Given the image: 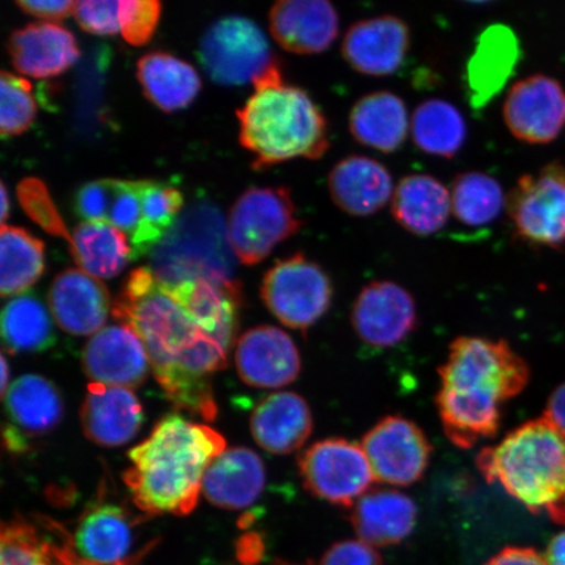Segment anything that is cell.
Listing matches in <instances>:
<instances>
[{
    "label": "cell",
    "instance_id": "cell-1",
    "mask_svg": "<svg viewBox=\"0 0 565 565\" xmlns=\"http://www.w3.org/2000/svg\"><path fill=\"white\" fill-rule=\"evenodd\" d=\"M111 313L143 343L167 398L177 408L214 420L211 379L227 365L232 344L204 328L150 267L129 275Z\"/></svg>",
    "mask_w": 565,
    "mask_h": 565
},
{
    "label": "cell",
    "instance_id": "cell-2",
    "mask_svg": "<svg viewBox=\"0 0 565 565\" xmlns=\"http://www.w3.org/2000/svg\"><path fill=\"white\" fill-rule=\"evenodd\" d=\"M436 395L444 433L459 449L497 436L501 407L524 391L530 371L505 341L459 337L440 366Z\"/></svg>",
    "mask_w": 565,
    "mask_h": 565
},
{
    "label": "cell",
    "instance_id": "cell-3",
    "mask_svg": "<svg viewBox=\"0 0 565 565\" xmlns=\"http://www.w3.org/2000/svg\"><path fill=\"white\" fill-rule=\"evenodd\" d=\"M224 437L206 424L169 414L129 454L124 482L147 514L186 515L195 510L209 466L225 450Z\"/></svg>",
    "mask_w": 565,
    "mask_h": 565
},
{
    "label": "cell",
    "instance_id": "cell-4",
    "mask_svg": "<svg viewBox=\"0 0 565 565\" xmlns=\"http://www.w3.org/2000/svg\"><path fill=\"white\" fill-rule=\"evenodd\" d=\"M253 84L256 90L237 111L239 141L254 157L253 169L320 160L329 152L327 116L307 90L285 82L279 63Z\"/></svg>",
    "mask_w": 565,
    "mask_h": 565
},
{
    "label": "cell",
    "instance_id": "cell-5",
    "mask_svg": "<svg viewBox=\"0 0 565 565\" xmlns=\"http://www.w3.org/2000/svg\"><path fill=\"white\" fill-rule=\"evenodd\" d=\"M477 466L532 513L561 524L565 505V437L545 419L530 420L479 451Z\"/></svg>",
    "mask_w": 565,
    "mask_h": 565
},
{
    "label": "cell",
    "instance_id": "cell-6",
    "mask_svg": "<svg viewBox=\"0 0 565 565\" xmlns=\"http://www.w3.org/2000/svg\"><path fill=\"white\" fill-rule=\"evenodd\" d=\"M151 270L161 282L235 280V253L221 211L200 202L188 209L151 252Z\"/></svg>",
    "mask_w": 565,
    "mask_h": 565
},
{
    "label": "cell",
    "instance_id": "cell-7",
    "mask_svg": "<svg viewBox=\"0 0 565 565\" xmlns=\"http://www.w3.org/2000/svg\"><path fill=\"white\" fill-rule=\"evenodd\" d=\"M301 225L291 190L252 188L231 210L230 244L242 264L257 265L270 256L275 247L296 235Z\"/></svg>",
    "mask_w": 565,
    "mask_h": 565
},
{
    "label": "cell",
    "instance_id": "cell-8",
    "mask_svg": "<svg viewBox=\"0 0 565 565\" xmlns=\"http://www.w3.org/2000/svg\"><path fill=\"white\" fill-rule=\"evenodd\" d=\"M260 296L282 324L307 331L329 312L334 287L320 265L298 253L278 260L265 274Z\"/></svg>",
    "mask_w": 565,
    "mask_h": 565
},
{
    "label": "cell",
    "instance_id": "cell-9",
    "mask_svg": "<svg viewBox=\"0 0 565 565\" xmlns=\"http://www.w3.org/2000/svg\"><path fill=\"white\" fill-rule=\"evenodd\" d=\"M515 237L534 246L565 245V167L551 162L540 172L520 177L507 195Z\"/></svg>",
    "mask_w": 565,
    "mask_h": 565
},
{
    "label": "cell",
    "instance_id": "cell-10",
    "mask_svg": "<svg viewBox=\"0 0 565 565\" xmlns=\"http://www.w3.org/2000/svg\"><path fill=\"white\" fill-rule=\"evenodd\" d=\"M211 79L223 86H243L277 65L266 34L249 19L217 20L203 34L198 51Z\"/></svg>",
    "mask_w": 565,
    "mask_h": 565
},
{
    "label": "cell",
    "instance_id": "cell-11",
    "mask_svg": "<svg viewBox=\"0 0 565 565\" xmlns=\"http://www.w3.org/2000/svg\"><path fill=\"white\" fill-rule=\"evenodd\" d=\"M299 472L308 492L342 508L355 505L376 480L362 444L341 437L317 441L303 450Z\"/></svg>",
    "mask_w": 565,
    "mask_h": 565
},
{
    "label": "cell",
    "instance_id": "cell-12",
    "mask_svg": "<svg viewBox=\"0 0 565 565\" xmlns=\"http://www.w3.org/2000/svg\"><path fill=\"white\" fill-rule=\"evenodd\" d=\"M362 447L377 482L394 487L418 483L433 455L418 424L401 415L381 419L364 435Z\"/></svg>",
    "mask_w": 565,
    "mask_h": 565
},
{
    "label": "cell",
    "instance_id": "cell-13",
    "mask_svg": "<svg viewBox=\"0 0 565 565\" xmlns=\"http://www.w3.org/2000/svg\"><path fill=\"white\" fill-rule=\"evenodd\" d=\"M503 118L515 139L527 145H548L565 127V89L554 77L526 76L508 90Z\"/></svg>",
    "mask_w": 565,
    "mask_h": 565
},
{
    "label": "cell",
    "instance_id": "cell-14",
    "mask_svg": "<svg viewBox=\"0 0 565 565\" xmlns=\"http://www.w3.org/2000/svg\"><path fill=\"white\" fill-rule=\"evenodd\" d=\"M356 335L374 349H392L418 327L413 295L391 280L370 282L359 292L351 310Z\"/></svg>",
    "mask_w": 565,
    "mask_h": 565
},
{
    "label": "cell",
    "instance_id": "cell-15",
    "mask_svg": "<svg viewBox=\"0 0 565 565\" xmlns=\"http://www.w3.org/2000/svg\"><path fill=\"white\" fill-rule=\"evenodd\" d=\"M412 32L405 20L394 15L364 19L352 24L342 41V56L356 73L372 76H391L404 65Z\"/></svg>",
    "mask_w": 565,
    "mask_h": 565
},
{
    "label": "cell",
    "instance_id": "cell-16",
    "mask_svg": "<svg viewBox=\"0 0 565 565\" xmlns=\"http://www.w3.org/2000/svg\"><path fill=\"white\" fill-rule=\"evenodd\" d=\"M236 366L246 385L278 388L300 376L301 356L292 338L275 327L247 330L238 339Z\"/></svg>",
    "mask_w": 565,
    "mask_h": 565
},
{
    "label": "cell",
    "instance_id": "cell-17",
    "mask_svg": "<svg viewBox=\"0 0 565 565\" xmlns=\"http://www.w3.org/2000/svg\"><path fill=\"white\" fill-rule=\"evenodd\" d=\"M275 41L289 53L316 55L328 52L338 39L341 19L327 0H281L268 13Z\"/></svg>",
    "mask_w": 565,
    "mask_h": 565
},
{
    "label": "cell",
    "instance_id": "cell-18",
    "mask_svg": "<svg viewBox=\"0 0 565 565\" xmlns=\"http://www.w3.org/2000/svg\"><path fill=\"white\" fill-rule=\"evenodd\" d=\"M83 370L94 384L138 387L147 379L150 359L139 337L119 323L89 339L83 351Z\"/></svg>",
    "mask_w": 565,
    "mask_h": 565
},
{
    "label": "cell",
    "instance_id": "cell-19",
    "mask_svg": "<svg viewBox=\"0 0 565 565\" xmlns=\"http://www.w3.org/2000/svg\"><path fill=\"white\" fill-rule=\"evenodd\" d=\"M328 190L331 201L344 214L369 217L392 202L393 175L376 159L350 154L331 168Z\"/></svg>",
    "mask_w": 565,
    "mask_h": 565
},
{
    "label": "cell",
    "instance_id": "cell-20",
    "mask_svg": "<svg viewBox=\"0 0 565 565\" xmlns=\"http://www.w3.org/2000/svg\"><path fill=\"white\" fill-rule=\"evenodd\" d=\"M49 306L60 328L79 337L103 330L113 309L108 288L76 268L56 275L49 291Z\"/></svg>",
    "mask_w": 565,
    "mask_h": 565
},
{
    "label": "cell",
    "instance_id": "cell-21",
    "mask_svg": "<svg viewBox=\"0 0 565 565\" xmlns=\"http://www.w3.org/2000/svg\"><path fill=\"white\" fill-rule=\"evenodd\" d=\"M520 56V41L510 26L492 24L479 34L466 65V86L472 108L483 109L503 90Z\"/></svg>",
    "mask_w": 565,
    "mask_h": 565
},
{
    "label": "cell",
    "instance_id": "cell-22",
    "mask_svg": "<svg viewBox=\"0 0 565 565\" xmlns=\"http://www.w3.org/2000/svg\"><path fill=\"white\" fill-rule=\"evenodd\" d=\"M143 419V408L130 388L89 384L81 420L84 435L92 443L121 447L137 436Z\"/></svg>",
    "mask_w": 565,
    "mask_h": 565
},
{
    "label": "cell",
    "instance_id": "cell-23",
    "mask_svg": "<svg viewBox=\"0 0 565 565\" xmlns=\"http://www.w3.org/2000/svg\"><path fill=\"white\" fill-rule=\"evenodd\" d=\"M130 515L115 503L90 504L82 514L68 547L79 559L95 565H119L127 562L134 532Z\"/></svg>",
    "mask_w": 565,
    "mask_h": 565
},
{
    "label": "cell",
    "instance_id": "cell-24",
    "mask_svg": "<svg viewBox=\"0 0 565 565\" xmlns=\"http://www.w3.org/2000/svg\"><path fill=\"white\" fill-rule=\"evenodd\" d=\"M250 428L254 440L268 454L291 455L313 433L312 409L298 393H274L254 408Z\"/></svg>",
    "mask_w": 565,
    "mask_h": 565
},
{
    "label": "cell",
    "instance_id": "cell-25",
    "mask_svg": "<svg viewBox=\"0 0 565 565\" xmlns=\"http://www.w3.org/2000/svg\"><path fill=\"white\" fill-rule=\"evenodd\" d=\"M266 484L263 459L247 448L225 449L203 478L204 497L223 510L239 511L256 503Z\"/></svg>",
    "mask_w": 565,
    "mask_h": 565
},
{
    "label": "cell",
    "instance_id": "cell-26",
    "mask_svg": "<svg viewBox=\"0 0 565 565\" xmlns=\"http://www.w3.org/2000/svg\"><path fill=\"white\" fill-rule=\"evenodd\" d=\"M350 521L359 540L372 547L398 545L418 520V507L404 492L371 490L351 508Z\"/></svg>",
    "mask_w": 565,
    "mask_h": 565
},
{
    "label": "cell",
    "instance_id": "cell-27",
    "mask_svg": "<svg viewBox=\"0 0 565 565\" xmlns=\"http://www.w3.org/2000/svg\"><path fill=\"white\" fill-rule=\"evenodd\" d=\"M9 53L20 74L39 79L65 73L81 55L74 35L53 23L28 24L13 32Z\"/></svg>",
    "mask_w": 565,
    "mask_h": 565
},
{
    "label": "cell",
    "instance_id": "cell-28",
    "mask_svg": "<svg viewBox=\"0 0 565 565\" xmlns=\"http://www.w3.org/2000/svg\"><path fill=\"white\" fill-rule=\"evenodd\" d=\"M412 118L406 104L391 90H377L360 97L349 116V129L359 145L383 153L404 147Z\"/></svg>",
    "mask_w": 565,
    "mask_h": 565
},
{
    "label": "cell",
    "instance_id": "cell-29",
    "mask_svg": "<svg viewBox=\"0 0 565 565\" xmlns=\"http://www.w3.org/2000/svg\"><path fill=\"white\" fill-rule=\"evenodd\" d=\"M391 204L401 228L419 237L433 236L449 221L450 190L434 175L413 173L398 182Z\"/></svg>",
    "mask_w": 565,
    "mask_h": 565
},
{
    "label": "cell",
    "instance_id": "cell-30",
    "mask_svg": "<svg viewBox=\"0 0 565 565\" xmlns=\"http://www.w3.org/2000/svg\"><path fill=\"white\" fill-rule=\"evenodd\" d=\"M3 401L10 427L23 436L51 433L62 420V395L51 380L39 374L13 381Z\"/></svg>",
    "mask_w": 565,
    "mask_h": 565
},
{
    "label": "cell",
    "instance_id": "cell-31",
    "mask_svg": "<svg viewBox=\"0 0 565 565\" xmlns=\"http://www.w3.org/2000/svg\"><path fill=\"white\" fill-rule=\"evenodd\" d=\"M137 76L148 100L164 111L186 108L202 86L193 66L162 52L141 56Z\"/></svg>",
    "mask_w": 565,
    "mask_h": 565
},
{
    "label": "cell",
    "instance_id": "cell-32",
    "mask_svg": "<svg viewBox=\"0 0 565 565\" xmlns=\"http://www.w3.org/2000/svg\"><path fill=\"white\" fill-rule=\"evenodd\" d=\"M409 136L424 153L454 159L468 138V125L457 106L443 98H429L416 106Z\"/></svg>",
    "mask_w": 565,
    "mask_h": 565
},
{
    "label": "cell",
    "instance_id": "cell-33",
    "mask_svg": "<svg viewBox=\"0 0 565 565\" xmlns=\"http://www.w3.org/2000/svg\"><path fill=\"white\" fill-rule=\"evenodd\" d=\"M130 239L105 223H82L74 231L71 254L84 273L110 279L124 271L131 259Z\"/></svg>",
    "mask_w": 565,
    "mask_h": 565
},
{
    "label": "cell",
    "instance_id": "cell-34",
    "mask_svg": "<svg viewBox=\"0 0 565 565\" xmlns=\"http://www.w3.org/2000/svg\"><path fill=\"white\" fill-rule=\"evenodd\" d=\"M45 270L44 244L30 232L11 225L0 230V292L23 295Z\"/></svg>",
    "mask_w": 565,
    "mask_h": 565
},
{
    "label": "cell",
    "instance_id": "cell-35",
    "mask_svg": "<svg viewBox=\"0 0 565 565\" xmlns=\"http://www.w3.org/2000/svg\"><path fill=\"white\" fill-rule=\"evenodd\" d=\"M2 339L10 353L42 352L55 343L51 315L34 295L15 296L2 312Z\"/></svg>",
    "mask_w": 565,
    "mask_h": 565
},
{
    "label": "cell",
    "instance_id": "cell-36",
    "mask_svg": "<svg viewBox=\"0 0 565 565\" xmlns=\"http://www.w3.org/2000/svg\"><path fill=\"white\" fill-rule=\"evenodd\" d=\"M451 212L459 223L482 228L497 222L507 207V195L494 177L469 171L455 177L450 186Z\"/></svg>",
    "mask_w": 565,
    "mask_h": 565
},
{
    "label": "cell",
    "instance_id": "cell-37",
    "mask_svg": "<svg viewBox=\"0 0 565 565\" xmlns=\"http://www.w3.org/2000/svg\"><path fill=\"white\" fill-rule=\"evenodd\" d=\"M141 198V227L131 245V259L151 253L174 227L183 206L179 189L166 182L139 180Z\"/></svg>",
    "mask_w": 565,
    "mask_h": 565
},
{
    "label": "cell",
    "instance_id": "cell-38",
    "mask_svg": "<svg viewBox=\"0 0 565 565\" xmlns=\"http://www.w3.org/2000/svg\"><path fill=\"white\" fill-rule=\"evenodd\" d=\"M52 545L23 520L4 522L0 534V565H56Z\"/></svg>",
    "mask_w": 565,
    "mask_h": 565
},
{
    "label": "cell",
    "instance_id": "cell-39",
    "mask_svg": "<svg viewBox=\"0 0 565 565\" xmlns=\"http://www.w3.org/2000/svg\"><path fill=\"white\" fill-rule=\"evenodd\" d=\"M38 115L32 95V84L11 73L3 71L0 77V134L2 138L20 136L34 121Z\"/></svg>",
    "mask_w": 565,
    "mask_h": 565
},
{
    "label": "cell",
    "instance_id": "cell-40",
    "mask_svg": "<svg viewBox=\"0 0 565 565\" xmlns=\"http://www.w3.org/2000/svg\"><path fill=\"white\" fill-rule=\"evenodd\" d=\"M18 198L21 207L35 224H39L49 235L65 238L68 245L73 244V236L63 223L44 182L38 179L21 181L18 186Z\"/></svg>",
    "mask_w": 565,
    "mask_h": 565
},
{
    "label": "cell",
    "instance_id": "cell-41",
    "mask_svg": "<svg viewBox=\"0 0 565 565\" xmlns=\"http://www.w3.org/2000/svg\"><path fill=\"white\" fill-rule=\"evenodd\" d=\"M143 221L139 181L115 180L106 212L105 224H110L129 236L130 244L136 239Z\"/></svg>",
    "mask_w": 565,
    "mask_h": 565
},
{
    "label": "cell",
    "instance_id": "cell-42",
    "mask_svg": "<svg viewBox=\"0 0 565 565\" xmlns=\"http://www.w3.org/2000/svg\"><path fill=\"white\" fill-rule=\"evenodd\" d=\"M161 3L158 0H124L119 2V25L124 39L134 46L151 40L159 24Z\"/></svg>",
    "mask_w": 565,
    "mask_h": 565
},
{
    "label": "cell",
    "instance_id": "cell-43",
    "mask_svg": "<svg viewBox=\"0 0 565 565\" xmlns=\"http://www.w3.org/2000/svg\"><path fill=\"white\" fill-rule=\"evenodd\" d=\"M74 17L82 30L100 35L121 32L119 2L113 0H82L75 2Z\"/></svg>",
    "mask_w": 565,
    "mask_h": 565
},
{
    "label": "cell",
    "instance_id": "cell-44",
    "mask_svg": "<svg viewBox=\"0 0 565 565\" xmlns=\"http://www.w3.org/2000/svg\"><path fill=\"white\" fill-rule=\"evenodd\" d=\"M115 180L103 179L84 183L74 201L75 214L84 223H105Z\"/></svg>",
    "mask_w": 565,
    "mask_h": 565
},
{
    "label": "cell",
    "instance_id": "cell-45",
    "mask_svg": "<svg viewBox=\"0 0 565 565\" xmlns=\"http://www.w3.org/2000/svg\"><path fill=\"white\" fill-rule=\"evenodd\" d=\"M320 565H384L374 547L358 541H342L331 546Z\"/></svg>",
    "mask_w": 565,
    "mask_h": 565
},
{
    "label": "cell",
    "instance_id": "cell-46",
    "mask_svg": "<svg viewBox=\"0 0 565 565\" xmlns=\"http://www.w3.org/2000/svg\"><path fill=\"white\" fill-rule=\"evenodd\" d=\"M17 4L30 15L45 20H62L74 11L71 0H19Z\"/></svg>",
    "mask_w": 565,
    "mask_h": 565
},
{
    "label": "cell",
    "instance_id": "cell-47",
    "mask_svg": "<svg viewBox=\"0 0 565 565\" xmlns=\"http://www.w3.org/2000/svg\"><path fill=\"white\" fill-rule=\"evenodd\" d=\"M484 565H548L546 557L529 547H505Z\"/></svg>",
    "mask_w": 565,
    "mask_h": 565
},
{
    "label": "cell",
    "instance_id": "cell-48",
    "mask_svg": "<svg viewBox=\"0 0 565 565\" xmlns=\"http://www.w3.org/2000/svg\"><path fill=\"white\" fill-rule=\"evenodd\" d=\"M543 418L565 437V383L557 386L550 395Z\"/></svg>",
    "mask_w": 565,
    "mask_h": 565
},
{
    "label": "cell",
    "instance_id": "cell-49",
    "mask_svg": "<svg viewBox=\"0 0 565 565\" xmlns=\"http://www.w3.org/2000/svg\"><path fill=\"white\" fill-rule=\"evenodd\" d=\"M545 557L548 565H565V530L551 540Z\"/></svg>",
    "mask_w": 565,
    "mask_h": 565
},
{
    "label": "cell",
    "instance_id": "cell-50",
    "mask_svg": "<svg viewBox=\"0 0 565 565\" xmlns=\"http://www.w3.org/2000/svg\"><path fill=\"white\" fill-rule=\"evenodd\" d=\"M9 363H7L6 356H2V397L7 391H9Z\"/></svg>",
    "mask_w": 565,
    "mask_h": 565
},
{
    "label": "cell",
    "instance_id": "cell-51",
    "mask_svg": "<svg viewBox=\"0 0 565 565\" xmlns=\"http://www.w3.org/2000/svg\"><path fill=\"white\" fill-rule=\"evenodd\" d=\"M9 196H7V189L2 183V223L4 225L7 216H9Z\"/></svg>",
    "mask_w": 565,
    "mask_h": 565
},
{
    "label": "cell",
    "instance_id": "cell-52",
    "mask_svg": "<svg viewBox=\"0 0 565 565\" xmlns=\"http://www.w3.org/2000/svg\"><path fill=\"white\" fill-rule=\"evenodd\" d=\"M271 565H299V564H289V563H285V562H277Z\"/></svg>",
    "mask_w": 565,
    "mask_h": 565
},
{
    "label": "cell",
    "instance_id": "cell-53",
    "mask_svg": "<svg viewBox=\"0 0 565 565\" xmlns=\"http://www.w3.org/2000/svg\"><path fill=\"white\" fill-rule=\"evenodd\" d=\"M561 524H565V505H564V512H563V518H562Z\"/></svg>",
    "mask_w": 565,
    "mask_h": 565
}]
</instances>
